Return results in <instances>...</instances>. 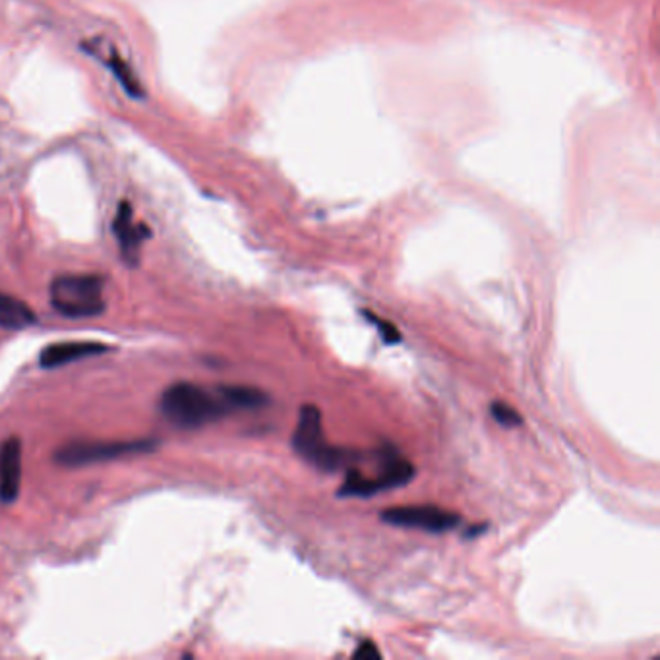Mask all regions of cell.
<instances>
[{
  "mask_svg": "<svg viewBox=\"0 0 660 660\" xmlns=\"http://www.w3.org/2000/svg\"><path fill=\"white\" fill-rule=\"evenodd\" d=\"M364 316L370 318V322L378 328V331H380V337H382L386 343L393 345V343H399V341H401V333H399V330H397L393 324L386 322V320H382V318L372 316L370 312H364Z\"/></svg>",
  "mask_w": 660,
  "mask_h": 660,
  "instance_id": "obj_13",
  "label": "cell"
},
{
  "mask_svg": "<svg viewBox=\"0 0 660 660\" xmlns=\"http://www.w3.org/2000/svg\"><path fill=\"white\" fill-rule=\"evenodd\" d=\"M217 391L229 409H260L270 401L264 391L250 386H221Z\"/></svg>",
  "mask_w": 660,
  "mask_h": 660,
  "instance_id": "obj_11",
  "label": "cell"
},
{
  "mask_svg": "<svg viewBox=\"0 0 660 660\" xmlns=\"http://www.w3.org/2000/svg\"><path fill=\"white\" fill-rule=\"evenodd\" d=\"M22 486V442L8 438L0 446V500L16 502Z\"/></svg>",
  "mask_w": 660,
  "mask_h": 660,
  "instance_id": "obj_6",
  "label": "cell"
},
{
  "mask_svg": "<svg viewBox=\"0 0 660 660\" xmlns=\"http://www.w3.org/2000/svg\"><path fill=\"white\" fill-rule=\"evenodd\" d=\"M382 523L391 527H403V529H419L426 533H448L453 531L461 517L453 511L442 510L438 506H399L390 508L380 513Z\"/></svg>",
  "mask_w": 660,
  "mask_h": 660,
  "instance_id": "obj_5",
  "label": "cell"
},
{
  "mask_svg": "<svg viewBox=\"0 0 660 660\" xmlns=\"http://www.w3.org/2000/svg\"><path fill=\"white\" fill-rule=\"evenodd\" d=\"M490 415H492V419L496 420L504 428H513V426H519L523 422L521 415L513 407H510L508 403H504V401H494L490 405Z\"/></svg>",
  "mask_w": 660,
  "mask_h": 660,
  "instance_id": "obj_12",
  "label": "cell"
},
{
  "mask_svg": "<svg viewBox=\"0 0 660 660\" xmlns=\"http://www.w3.org/2000/svg\"><path fill=\"white\" fill-rule=\"evenodd\" d=\"M51 302L66 318H95L105 310L103 279L97 275H62L51 285Z\"/></svg>",
  "mask_w": 660,
  "mask_h": 660,
  "instance_id": "obj_3",
  "label": "cell"
},
{
  "mask_svg": "<svg viewBox=\"0 0 660 660\" xmlns=\"http://www.w3.org/2000/svg\"><path fill=\"white\" fill-rule=\"evenodd\" d=\"M35 312L24 300L0 293V328L24 330L35 324Z\"/></svg>",
  "mask_w": 660,
  "mask_h": 660,
  "instance_id": "obj_10",
  "label": "cell"
},
{
  "mask_svg": "<svg viewBox=\"0 0 660 660\" xmlns=\"http://www.w3.org/2000/svg\"><path fill=\"white\" fill-rule=\"evenodd\" d=\"M159 407L163 417L180 428H200L231 411L219 391L204 390L190 382H179L167 388L161 395Z\"/></svg>",
  "mask_w": 660,
  "mask_h": 660,
  "instance_id": "obj_1",
  "label": "cell"
},
{
  "mask_svg": "<svg viewBox=\"0 0 660 660\" xmlns=\"http://www.w3.org/2000/svg\"><path fill=\"white\" fill-rule=\"evenodd\" d=\"M380 463H382L380 477L372 479L374 480L376 494H380L384 490H391V488L405 486L415 477V467L405 457H401L399 451L393 450L391 446H386L380 451Z\"/></svg>",
  "mask_w": 660,
  "mask_h": 660,
  "instance_id": "obj_9",
  "label": "cell"
},
{
  "mask_svg": "<svg viewBox=\"0 0 660 660\" xmlns=\"http://www.w3.org/2000/svg\"><path fill=\"white\" fill-rule=\"evenodd\" d=\"M155 440H126V442H80L60 448L55 461L64 467H82L91 463L113 461L126 455L148 453L155 448Z\"/></svg>",
  "mask_w": 660,
  "mask_h": 660,
  "instance_id": "obj_4",
  "label": "cell"
},
{
  "mask_svg": "<svg viewBox=\"0 0 660 660\" xmlns=\"http://www.w3.org/2000/svg\"><path fill=\"white\" fill-rule=\"evenodd\" d=\"M113 231L119 240L124 260L130 264H136L140 246L144 240L150 237V231L146 225L134 223V215H132V208L128 202H122L119 213L115 217V223H113Z\"/></svg>",
  "mask_w": 660,
  "mask_h": 660,
  "instance_id": "obj_8",
  "label": "cell"
},
{
  "mask_svg": "<svg viewBox=\"0 0 660 660\" xmlns=\"http://www.w3.org/2000/svg\"><path fill=\"white\" fill-rule=\"evenodd\" d=\"M355 657L357 659H380V651L376 649V645L372 641H362L359 645V649L355 651Z\"/></svg>",
  "mask_w": 660,
  "mask_h": 660,
  "instance_id": "obj_14",
  "label": "cell"
},
{
  "mask_svg": "<svg viewBox=\"0 0 660 660\" xmlns=\"http://www.w3.org/2000/svg\"><path fill=\"white\" fill-rule=\"evenodd\" d=\"M293 448L300 457L324 473H333L353 463L355 453L333 448L326 440L322 411L316 405L300 407L299 422L293 434Z\"/></svg>",
  "mask_w": 660,
  "mask_h": 660,
  "instance_id": "obj_2",
  "label": "cell"
},
{
  "mask_svg": "<svg viewBox=\"0 0 660 660\" xmlns=\"http://www.w3.org/2000/svg\"><path fill=\"white\" fill-rule=\"evenodd\" d=\"M105 353H109V347L97 341H64L45 347L39 355V364L43 368H59L76 360L105 355Z\"/></svg>",
  "mask_w": 660,
  "mask_h": 660,
  "instance_id": "obj_7",
  "label": "cell"
}]
</instances>
